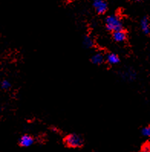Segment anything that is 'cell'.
<instances>
[{
  "label": "cell",
  "mask_w": 150,
  "mask_h": 152,
  "mask_svg": "<svg viewBox=\"0 0 150 152\" xmlns=\"http://www.w3.org/2000/svg\"><path fill=\"white\" fill-rule=\"evenodd\" d=\"M140 25H141V28L143 33L146 34H150V28H149V20L147 17H144L142 18L141 22H140Z\"/></svg>",
  "instance_id": "52a82bcc"
},
{
  "label": "cell",
  "mask_w": 150,
  "mask_h": 152,
  "mask_svg": "<svg viewBox=\"0 0 150 152\" xmlns=\"http://www.w3.org/2000/svg\"><path fill=\"white\" fill-rule=\"evenodd\" d=\"M93 6L98 14H104L107 10V3L103 0H95L93 2Z\"/></svg>",
  "instance_id": "3957f363"
},
{
  "label": "cell",
  "mask_w": 150,
  "mask_h": 152,
  "mask_svg": "<svg viewBox=\"0 0 150 152\" xmlns=\"http://www.w3.org/2000/svg\"><path fill=\"white\" fill-rule=\"evenodd\" d=\"M124 77L127 78L128 80L135 79V72L132 71V70H128L124 73Z\"/></svg>",
  "instance_id": "30bf717a"
},
{
  "label": "cell",
  "mask_w": 150,
  "mask_h": 152,
  "mask_svg": "<svg viewBox=\"0 0 150 152\" xmlns=\"http://www.w3.org/2000/svg\"><path fill=\"white\" fill-rule=\"evenodd\" d=\"M107 61L110 64H116L120 62V58L116 54H109L107 57Z\"/></svg>",
  "instance_id": "ba28073f"
},
{
  "label": "cell",
  "mask_w": 150,
  "mask_h": 152,
  "mask_svg": "<svg viewBox=\"0 0 150 152\" xmlns=\"http://www.w3.org/2000/svg\"><path fill=\"white\" fill-rule=\"evenodd\" d=\"M18 143L21 147H30L34 143V139L29 134H24L19 138Z\"/></svg>",
  "instance_id": "277c9868"
},
{
  "label": "cell",
  "mask_w": 150,
  "mask_h": 152,
  "mask_svg": "<svg viewBox=\"0 0 150 152\" xmlns=\"http://www.w3.org/2000/svg\"><path fill=\"white\" fill-rule=\"evenodd\" d=\"M1 86H2L3 90H9V88L11 87V83L7 80H4L1 83Z\"/></svg>",
  "instance_id": "8fae6325"
},
{
  "label": "cell",
  "mask_w": 150,
  "mask_h": 152,
  "mask_svg": "<svg viewBox=\"0 0 150 152\" xmlns=\"http://www.w3.org/2000/svg\"><path fill=\"white\" fill-rule=\"evenodd\" d=\"M142 134L143 135L146 136V137H150V126H147L142 129Z\"/></svg>",
  "instance_id": "7c38bea8"
},
{
  "label": "cell",
  "mask_w": 150,
  "mask_h": 152,
  "mask_svg": "<svg viewBox=\"0 0 150 152\" xmlns=\"http://www.w3.org/2000/svg\"><path fill=\"white\" fill-rule=\"evenodd\" d=\"M83 45L87 48H90L93 46V41L90 36H85L83 40Z\"/></svg>",
  "instance_id": "9c48e42d"
},
{
  "label": "cell",
  "mask_w": 150,
  "mask_h": 152,
  "mask_svg": "<svg viewBox=\"0 0 150 152\" xmlns=\"http://www.w3.org/2000/svg\"><path fill=\"white\" fill-rule=\"evenodd\" d=\"M64 143L70 148H80L84 144V140L80 135L76 134H68L64 138Z\"/></svg>",
  "instance_id": "7a4b0ae2"
},
{
  "label": "cell",
  "mask_w": 150,
  "mask_h": 152,
  "mask_svg": "<svg viewBox=\"0 0 150 152\" xmlns=\"http://www.w3.org/2000/svg\"><path fill=\"white\" fill-rule=\"evenodd\" d=\"M90 61L91 62L93 63V64H96V65L101 64L102 63L104 62V54H102V53H100V52L96 53V54H93V55L92 56Z\"/></svg>",
  "instance_id": "8992f818"
},
{
  "label": "cell",
  "mask_w": 150,
  "mask_h": 152,
  "mask_svg": "<svg viewBox=\"0 0 150 152\" xmlns=\"http://www.w3.org/2000/svg\"><path fill=\"white\" fill-rule=\"evenodd\" d=\"M112 38L117 42H121L126 39V34L123 30L117 31L112 32Z\"/></svg>",
  "instance_id": "5b68a950"
},
{
  "label": "cell",
  "mask_w": 150,
  "mask_h": 152,
  "mask_svg": "<svg viewBox=\"0 0 150 152\" xmlns=\"http://www.w3.org/2000/svg\"><path fill=\"white\" fill-rule=\"evenodd\" d=\"M106 27L112 32L123 30V24L121 20L116 15H111L106 18Z\"/></svg>",
  "instance_id": "6da1fadb"
}]
</instances>
